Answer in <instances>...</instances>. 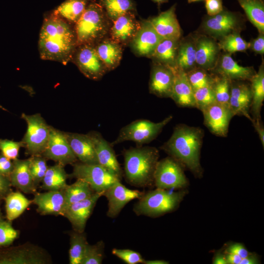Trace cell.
I'll return each instance as SVG.
<instances>
[{
	"label": "cell",
	"mask_w": 264,
	"mask_h": 264,
	"mask_svg": "<svg viewBox=\"0 0 264 264\" xmlns=\"http://www.w3.org/2000/svg\"><path fill=\"white\" fill-rule=\"evenodd\" d=\"M77 46L74 25L53 12L44 18L38 41L41 59L66 65Z\"/></svg>",
	"instance_id": "1"
},
{
	"label": "cell",
	"mask_w": 264,
	"mask_h": 264,
	"mask_svg": "<svg viewBox=\"0 0 264 264\" xmlns=\"http://www.w3.org/2000/svg\"><path fill=\"white\" fill-rule=\"evenodd\" d=\"M203 137L204 131L200 128L179 124L161 148L195 176L200 177L203 173L200 154Z\"/></svg>",
	"instance_id": "2"
},
{
	"label": "cell",
	"mask_w": 264,
	"mask_h": 264,
	"mask_svg": "<svg viewBox=\"0 0 264 264\" xmlns=\"http://www.w3.org/2000/svg\"><path fill=\"white\" fill-rule=\"evenodd\" d=\"M124 170L127 181L138 187L154 184L159 151L155 147L138 146L124 152Z\"/></svg>",
	"instance_id": "3"
},
{
	"label": "cell",
	"mask_w": 264,
	"mask_h": 264,
	"mask_svg": "<svg viewBox=\"0 0 264 264\" xmlns=\"http://www.w3.org/2000/svg\"><path fill=\"white\" fill-rule=\"evenodd\" d=\"M112 23L98 2L90 0L81 17L74 25L77 46H95L109 36Z\"/></svg>",
	"instance_id": "4"
},
{
	"label": "cell",
	"mask_w": 264,
	"mask_h": 264,
	"mask_svg": "<svg viewBox=\"0 0 264 264\" xmlns=\"http://www.w3.org/2000/svg\"><path fill=\"white\" fill-rule=\"evenodd\" d=\"M184 191L171 192L157 188L150 191L139 198L133 211L137 215L156 217L173 211L185 196Z\"/></svg>",
	"instance_id": "5"
},
{
	"label": "cell",
	"mask_w": 264,
	"mask_h": 264,
	"mask_svg": "<svg viewBox=\"0 0 264 264\" xmlns=\"http://www.w3.org/2000/svg\"><path fill=\"white\" fill-rule=\"evenodd\" d=\"M245 20L240 13L226 9L212 16H205L198 33L212 37L219 41L226 36L241 33L245 27Z\"/></svg>",
	"instance_id": "6"
},
{
	"label": "cell",
	"mask_w": 264,
	"mask_h": 264,
	"mask_svg": "<svg viewBox=\"0 0 264 264\" xmlns=\"http://www.w3.org/2000/svg\"><path fill=\"white\" fill-rule=\"evenodd\" d=\"M172 118V115H169L157 123L147 119L135 120L123 127L117 138L110 144L113 146L126 141L134 142L138 146L148 143L157 136Z\"/></svg>",
	"instance_id": "7"
},
{
	"label": "cell",
	"mask_w": 264,
	"mask_h": 264,
	"mask_svg": "<svg viewBox=\"0 0 264 264\" xmlns=\"http://www.w3.org/2000/svg\"><path fill=\"white\" fill-rule=\"evenodd\" d=\"M22 118L27 124V130L22 142L28 154L42 155L47 145L50 126L40 114L27 115L22 113Z\"/></svg>",
	"instance_id": "8"
},
{
	"label": "cell",
	"mask_w": 264,
	"mask_h": 264,
	"mask_svg": "<svg viewBox=\"0 0 264 264\" xmlns=\"http://www.w3.org/2000/svg\"><path fill=\"white\" fill-rule=\"evenodd\" d=\"M87 182L95 192L103 193L118 180L117 177L99 164H73L72 172L68 177Z\"/></svg>",
	"instance_id": "9"
},
{
	"label": "cell",
	"mask_w": 264,
	"mask_h": 264,
	"mask_svg": "<svg viewBox=\"0 0 264 264\" xmlns=\"http://www.w3.org/2000/svg\"><path fill=\"white\" fill-rule=\"evenodd\" d=\"M71 61L85 77L92 80L101 79L108 72L94 45L82 44L77 46Z\"/></svg>",
	"instance_id": "10"
},
{
	"label": "cell",
	"mask_w": 264,
	"mask_h": 264,
	"mask_svg": "<svg viewBox=\"0 0 264 264\" xmlns=\"http://www.w3.org/2000/svg\"><path fill=\"white\" fill-rule=\"evenodd\" d=\"M181 165L171 156L158 160L154 174L157 188H180L188 184Z\"/></svg>",
	"instance_id": "11"
},
{
	"label": "cell",
	"mask_w": 264,
	"mask_h": 264,
	"mask_svg": "<svg viewBox=\"0 0 264 264\" xmlns=\"http://www.w3.org/2000/svg\"><path fill=\"white\" fill-rule=\"evenodd\" d=\"M42 155L46 159L52 160L64 166L73 164L77 160L68 142L65 132L51 126L49 139Z\"/></svg>",
	"instance_id": "12"
},
{
	"label": "cell",
	"mask_w": 264,
	"mask_h": 264,
	"mask_svg": "<svg viewBox=\"0 0 264 264\" xmlns=\"http://www.w3.org/2000/svg\"><path fill=\"white\" fill-rule=\"evenodd\" d=\"M162 39L148 19L143 20L139 30L129 46L136 56L151 58Z\"/></svg>",
	"instance_id": "13"
},
{
	"label": "cell",
	"mask_w": 264,
	"mask_h": 264,
	"mask_svg": "<svg viewBox=\"0 0 264 264\" xmlns=\"http://www.w3.org/2000/svg\"><path fill=\"white\" fill-rule=\"evenodd\" d=\"M201 111L204 124L211 133L218 136L227 135L229 122L234 116L229 107L216 102Z\"/></svg>",
	"instance_id": "14"
},
{
	"label": "cell",
	"mask_w": 264,
	"mask_h": 264,
	"mask_svg": "<svg viewBox=\"0 0 264 264\" xmlns=\"http://www.w3.org/2000/svg\"><path fill=\"white\" fill-rule=\"evenodd\" d=\"M196 45L197 66L211 72L216 66L221 53L218 42L197 32Z\"/></svg>",
	"instance_id": "15"
},
{
	"label": "cell",
	"mask_w": 264,
	"mask_h": 264,
	"mask_svg": "<svg viewBox=\"0 0 264 264\" xmlns=\"http://www.w3.org/2000/svg\"><path fill=\"white\" fill-rule=\"evenodd\" d=\"M175 67L152 63L149 83L150 93L160 98H171Z\"/></svg>",
	"instance_id": "16"
},
{
	"label": "cell",
	"mask_w": 264,
	"mask_h": 264,
	"mask_svg": "<svg viewBox=\"0 0 264 264\" xmlns=\"http://www.w3.org/2000/svg\"><path fill=\"white\" fill-rule=\"evenodd\" d=\"M144 194L137 190L128 189L120 180L116 181L103 193L108 201L107 216L111 218L116 217L126 204L134 199H139Z\"/></svg>",
	"instance_id": "17"
},
{
	"label": "cell",
	"mask_w": 264,
	"mask_h": 264,
	"mask_svg": "<svg viewBox=\"0 0 264 264\" xmlns=\"http://www.w3.org/2000/svg\"><path fill=\"white\" fill-rule=\"evenodd\" d=\"M103 193L94 192L90 197L74 203L65 211L63 216L71 223L74 231L84 232L87 220Z\"/></svg>",
	"instance_id": "18"
},
{
	"label": "cell",
	"mask_w": 264,
	"mask_h": 264,
	"mask_svg": "<svg viewBox=\"0 0 264 264\" xmlns=\"http://www.w3.org/2000/svg\"><path fill=\"white\" fill-rule=\"evenodd\" d=\"M136 13H127L112 23L109 37L124 47L129 45L141 26V21L138 20Z\"/></svg>",
	"instance_id": "19"
},
{
	"label": "cell",
	"mask_w": 264,
	"mask_h": 264,
	"mask_svg": "<svg viewBox=\"0 0 264 264\" xmlns=\"http://www.w3.org/2000/svg\"><path fill=\"white\" fill-rule=\"evenodd\" d=\"M88 134L93 144L98 163L121 180L123 172L112 146L97 132Z\"/></svg>",
	"instance_id": "20"
},
{
	"label": "cell",
	"mask_w": 264,
	"mask_h": 264,
	"mask_svg": "<svg viewBox=\"0 0 264 264\" xmlns=\"http://www.w3.org/2000/svg\"><path fill=\"white\" fill-rule=\"evenodd\" d=\"M211 72L231 81H250L256 73L253 67L239 65L232 58L231 54L224 52L221 53L216 66Z\"/></svg>",
	"instance_id": "21"
},
{
	"label": "cell",
	"mask_w": 264,
	"mask_h": 264,
	"mask_svg": "<svg viewBox=\"0 0 264 264\" xmlns=\"http://www.w3.org/2000/svg\"><path fill=\"white\" fill-rule=\"evenodd\" d=\"M176 4L167 10L148 19L156 32L164 39L179 40L182 31L176 13Z\"/></svg>",
	"instance_id": "22"
},
{
	"label": "cell",
	"mask_w": 264,
	"mask_h": 264,
	"mask_svg": "<svg viewBox=\"0 0 264 264\" xmlns=\"http://www.w3.org/2000/svg\"><path fill=\"white\" fill-rule=\"evenodd\" d=\"M251 99L250 85L242 81H231L229 105L234 116H243L251 122L249 114Z\"/></svg>",
	"instance_id": "23"
},
{
	"label": "cell",
	"mask_w": 264,
	"mask_h": 264,
	"mask_svg": "<svg viewBox=\"0 0 264 264\" xmlns=\"http://www.w3.org/2000/svg\"><path fill=\"white\" fill-rule=\"evenodd\" d=\"M32 203L37 206V211L42 215L63 216L65 206L63 190L36 192Z\"/></svg>",
	"instance_id": "24"
},
{
	"label": "cell",
	"mask_w": 264,
	"mask_h": 264,
	"mask_svg": "<svg viewBox=\"0 0 264 264\" xmlns=\"http://www.w3.org/2000/svg\"><path fill=\"white\" fill-rule=\"evenodd\" d=\"M65 134L77 159L85 164H99L93 144L88 133L65 132Z\"/></svg>",
	"instance_id": "25"
},
{
	"label": "cell",
	"mask_w": 264,
	"mask_h": 264,
	"mask_svg": "<svg viewBox=\"0 0 264 264\" xmlns=\"http://www.w3.org/2000/svg\"><path fill=\"white\" fill-rule=\"evenodd\" d=\"M175 78L171 98L181 107L196 108L194 90L190 85L186 73L176 66Z\"/></svg>",
	"instance_id": "26"
},
{
	"label": "cell",
	"mask_w": 264,
	"mask_h": 264,
	"mask_svg": "<svg viewBox=\"0 0 264 264\" xmlns=\"http://www.w3.org/2000/svg\"><path fill=\"white\" fill-rule=\"evenodd\" d=\"M13 167L9 176L12 186L26 194H35L37 187L33 181L29 167V159L13 160Z\"/></svg>",
	"instance_id": "27"
},
{
	"label": "cell",
	"mask_w": 264,
	"mask_h": 264,
	"mask_svg": "<svg viewBox=\"0 0 264 264\" xmlns=\"http://www.w3.org/2000/svg\"><path fill=\"white\" fill-rule=\"evenodd\" d=\"M95 48L108 72L114 70L120 65L124 47L109 36L99 42Z\"/></svg>",
	"instance_id": "28"
},
{
	"label": "cell",
	"mask_w": 264,
	"mask_h": 264,
	"mask_svg": "<svg viewBox=\"0 0 264 264\" xmlns=\"http://www.w3.org/2000/svg\"><path fill=\"white\" fill-rule=\"evenodd\" d=\"M196 40V33H192L179 41L176 66L186 73L197 67Z\"/></svg>",
	"instance_id": "29"
},
{
	"label": "cell",
	"mask_w": 264,
	"mask_h": 264,
	"mask_svg": "<svg viewBox=\"0 0 264 264\" xmlns=\"http://www.w3.org/2000/svg\"><path fill=\"white\" fill-rule=\"evenodd\" d=\"M180 40L163 38L157 44L150 58L152 63L171 67H176Z\"/></svg>",
	"instance_id": "30"
},
{
	"label": "cell",
	"mask_w": 264,
	"mask_h": 264,
	"mask_svg": "<svg viewBox=\"0 0 264 264\" xmlns=\"http://www.w3.org/2000/svg\"><path fill=\"white\" fill-rule=\"evenodd\" d=\"M259 70L250 80L252 94L250 111L252 121L261 120V111L264 100V64L262 60Z\"/></svg>",
	"instance_id": "31"
},
{
	"label": "cell",
	"mask_w": 264,
	"mask_h": 264,
	"mask_svg": "<svg viewBox=\"0 0 264 264\" xmlns=\"http://www.w3.org/2000/svg\"><path fill=\"white\" fill-rule=\"evenodd\" d=\"M90 0H66L52 12L74 25L84 12Z\"/></svg>",
	"instance_id": "32"
},
{
	"label": "cell",
	"mask_w": 264,
	"mask_h": 264,
	"mask_svg": "<svg viewBox=\"0 0 264 264\" xmlns=\"http://www.w3.org/2000/svg\"><path fill=\"white\" fill-rule=\"evenodd\" d=\"M64 167V166L59 163L48 167L42 181L44 189L47 191H60L66 187L68 175Z\"/></svg>",
	"instance_id": "33"
},
{
	"label": "cell",
	"mask_w": 264,
	"mask_h": 264,
	"mask_svg": "<svg viewBox=\"0 0 264 264\" xmlns=\"http://www.w3.org/2000/svg\"><path fill=\"white\" fill-rule=\"evenodd\" d=\"M243 9L248 20L264 34V3L263 0H237Z\"/></svg>",
	"instance_id": "34"
},
{
	"label": "cell",
	"mask_w": 264,
	"mask_h": 264,
	"mask_svg": "<svg viewBox=\"0 0 264 264\" xmlns=\"http://www.w3.org/2000/svg\"><path fill=\"white\" fill-rule=\"evenodd\" d=\"M63 191L65 196L64 213L70 205L90 197L95 192L87 182L79 179L70 185L67 184Z\"/></svg>",
	"instance_id": "35"
},
{
	"label": "cell",
	"mask_w": 264,
	"mask_h": 264,
	"mask_svg": "<svg viewBox=\"0 0 264 264\" xmlns=\"http://www.w3.org/2000/svg\"><path fill=\"white\" fill-rule=\"evenodd\" d=\"M4 200L6 218L11 221L19 217L32 203V200L28 199L20 192L11 191Z\"/></svg>",
	"instance_id": "36"
},
{
	"label": "cell",
	"mask_w": 264,
	"mask_h": 264,
	"mask_svg": "<svg viewBox=\"0 0 264 264\" xmlns=\"http://www.w3.org/2000/svg\"><path fill=\"white\" fill-rule=\"evenodd\" d=\"M98 2L112 22L127 13L136 11V3L133 0H99Z\"/></svg>",
	"instance_id": "37"
},
{
	"label": "cell",
	"mask_w": 264,
	"mask_h": 264,
	"mask_svg": "<svg viewBox=\"0 0 264 264\" xmlns=\"http://www.w3.org/2000/svg\"><path fill=\"white\" fill-rule=\"evenodd\" d=\"M88 243L84 232H78L74 231L70 234L69 250L70 264H81Z\"/></svg>",
	"instance_id": "38"
},
{
	"label": "cell",
	"mask_w": 264,
	"mask_h": 264,
	"mask_svg": "<svg viewBox=\"0 0 264 264\" xmlns=\"http://www.w3.org/2000/svg\"><path fill=\"white\" fill-rule=\"evenodd\" d=\"M240 33L229 34L218 41L220 49L231 54L236 52H245L249 49V43L245 41Z\"/></svg>",
	"instance_id": "39"
},
{
	"label": "cell",
	"mask_w": 264,
	"mask_h": 264,
	"mask_svg": "<svg viewBox=\"0 0 264 264\" xmlns=\"http://www.w3.org/2000/svg\"><path fill=\"white\" fill-rule=\"evenodd\" d=\"M214 74V81L211 87L216 102L229 108L231 81L224 77Z\"/></svg>",
	"instance_id": "40"
},
{
	"label": "cell",
	"mask_w": 264,
	"mask_h": 264,
	"mask_svg": "<svg viewBox=\"0 0 264 264\" xmlns=\"http://www.w3.org/2000/svg\"><path fill=\"white\" fill-rule=\"evenodd\" d=\"M186 74L194 90L211 86L214 81V73L197 66Z\"/></svg>",
	"instance_id": "41"
},
{
	"label": "cell",
	"mask_w": 264,
	"mask_h": 264,
	"mask_svg": "<svg viewBox=\"0 0 264 264\" xmlns=\"http://www.w3.org/2000/svg\"><path fill=\"white\" fill-rule=\"evenodd\" d=\"M29 159V167L35 185L37 187L42 181L47 169L46 159L42 155H32Z\"/></svg>",
	"instance_id": "42"
},
{
	"label": "cell",
	"mask_w": 264,
	"mask_h": 264,
	"mask_svg": "<svg viewBox=\"0 0 264 264\" xmlns=\"http://www.w3.org/2000/svg\"><path fill=\"white\" fill-rule=\"evenodd\" d=\"M105 244L100 241L93 245L88 243L81 264H101L104 256Z\"/></svg>",
	"instance_id": "43"
},
{
	"label": "cell",
	"mask_w": 264,
	"mask_h": 264,
	"mask_svg": "<svg viewBox=\"0 0 264 264\" xmlns=\"http://www.w3.org/2000/svg\"><path fill=\"white\" fill-rule=\"evenodd\" d=\"M196 108L202 110L206 107L216 102L211 86L199 88L194 90Z\"/></svg>",
	"instance_id": "44"
},
{
	"label": "cell",
	"mask_w": 264,
	"mask_h": 264,
	"mask_svg": "<svg viewBox=\"0 0 264 264\" xmlns=\"http://www.w3.org/2000/svg\"><path fill=\"white\" fill-rule=\"evenodd\" d=\"M19 235L18 230L13 228L11 221L0 220V247L9 246Z\"/></svg>",
	"instance_id": "45"
},
{
	"label": "cell",
	"mask_w": 264,
	"mask_h": 264,
	"mask_svg": "<svg viewBox=\"0 0 264 264\" xmlns=\"http://www.w3.org/2000/svg\"><path fill=\"white\" fill-rule=\"evenodd\" d=\"M23 147L22 141L16 142L8 139H0V150L1 154L10 160L17 158L19 150Z\"/></svg>",
	"instance_id": "46"
},
{
	"label": "cell",
	"mask_w": 264,
	"mask_h": 264,
	"mask_svg": "<svg viewBox=\"0 0 264 264\" xmlns=\"http://www.w3.org/2000/svg\"><path fill=\"white\" fill-rule=\"evenodd\" d=\"M112 253L128 264L143 263L145 260L140 253L128 249L114 248Z\"/></svg>",
	"instance_id": "47"
},
{
	"label": "cell",
	"mask_w": 264,
	"mask_h": 264,
	"mask_svg": "<svg viewBox=\"0 0 264 264\" xmlns=\"http://www.w3.org/2000/svg\"><path fill=\"white\" fill-rule=\"evenodd\" d=\"M205 7L210 16L220 13L224 9L222 0H205Z\"/></svg>",
	"instance_id": "48"
},
{
	"label": "cell",
	"mask_w": 264,
	"mask_h": 264,
	"mask_svg": "<svg viewBox=\"0 0 264 264\" xmlns=\"http://www.w3.org/2000/svg\"><path fill=\"white\" fill-rule=\"evenodd\" d=\"M249 43V49L257 54H264V34H259L258 37L252 39Z\"/></svg>",
	"instance_id": "49"
},
{
	"label": "cell",
	"mask_w": 264,
	"mask_h": 264,
	"mask_svg": "<svg viewBox=\"0 0 264 264\" xmlns=\"http://www.w3.org/2000/svg\"><path fill=\"white\" fill-rule=\"evenodd\" d=\"M11 186L9 177L0 174V201L12 191Z\"/></svg>",
	"instance_id": "50"
},
{
	"label": "cell",
	"mask_w": 264,
	"mask_h": 264,
	"mask_svg": "<svg viewBox=\"0 0 264 264\" xmlns=\"http://www.w3.org/2000/svg\"><path fill=\"white\" fill-rule=\"evenodd\" d=\"M13 167V161L4 156L0 154V174L9 177Z\"/></svg>",
	"instance_id": "51"
},
{
	"label": "cell",
	"mask_w": 264,
	"mask_h": 264,
	"mask_svg": "<svg viewBox=\"0 0 264 264\" xmlns=\"http://www.w3.org/2000/svg\"><path fill=\"white\" fill-rule=\"evenodd\" d=\"M227 253H232L239 256L242 259L246 257L249 252L241 243H236L231 245L226 250Z\"/></svg>",
	"instance_id": "52"
},
{
	"label": "cell",
	"mask_w": 264,
	"mask_h": 264,
	"mask_svg": "<svg viewBox=\"0 0 264 264\" xmlns=\"http://www.w3.org/2000/svg\"><path fill=\"white\" fill-rule=\"evenodd\" d=\"M257 132L263 148L264 147V128L261 120L252 122Z\"/></svg>",
	"instance_id": "53"
},
{
	"label": "cell",
	"mask_w": 264,
	"mask_h": 264,
	"mask_svg": "<svg viewBox=\"0 0 264 264\" xmlns=\"http://www.w3.org/2000/svg\"><path fill=\"white\" fill-rule=\"evenodd\" d=\"M225 258L228 264H240L242 259L239 256L229 253H227Z\"/></svg>",
	"instance_id": "54"
},
{
	"label": "cell",
	"mask_w": 264,
	"mask_h": 264,
	"mask_svg": "<svg viewBox=\"0 0 264 264\" xmlns=\"http://www.w3.org/2000/svg\"><path fill=\"white\" fill-rule=\"evenodd\" d=\"M259 263L258 259L254 254H248L242 259L240 264H257Z\"/></svg>",
	"instance_id": "55"
},
{
	"label": "cell",
	"mask_w": 264,
	"mask_h": 264,
	"mask_svg": "<svg viewBox=\"0 0 264 264\" xmlns=\"http://www.w3.org/2000/svg\"><path fill=\"white\" fill-rule=\"evenodd\" d=\"M213 264H227V261L225 256L222 254H217L213 261Z\"/></svg>",
	"instance_id": "56"
},
{
	"label": "cell",
	"mask_w": 264,
	"mask_h": 264,
	"mask_svg": "<svg viewBox=\"0 0 264 264\" xmlns=\"http://www.w3.org/2000/svg\"><path fill=\"white\" fill-rule=\"evenodd\" d=\"M169 263L168 262L163 260H144L143 264H167Z\"/></svg>",
	"instance_id": "57"
},
{
	"label": "cell",
	"mask_w": 264,
	"mask_h": 264,
	"mask_svg": "<svg viewBox=\"0 0 264 264\" xmlns=\"http://www.w3.org/2000/svg\"><path fill=\"white\" fill-rule=\"evenodd\" d=\"M154 3H156L158 6L159 7L162 4L167 2L169 0H151Z\"/></svg>",
	"instance_id": "58"
},
{
	"label": "cell",
	"mask_w": 264,
	"mask_h": 264,
	"mask_svg": "<svg viewBox=\"0 0 264 264\" xmlns=\"http://www.w3.org/2000/svg\"><path fill=\"white\" fill-rule=\"evenodd\" d=\"M200 0H187L188 3H192V2H196V1H198Z\"/></svg>",
	"instance_id": "59"
},
{
	"label": "cell",
	"mask_w": 264,
	"mask_h": 264,
	"mask_svg": "<svg viewBox=\"0 0 264 264\" xmlns=\"http://www.w3.org/2000/svg\"><path fill=\"white\" fill-rule=\"evenodd\" d=\"M2 213L1 212V211H0V220L1 219H2Z\"/></svg>",
	"instance_id": "60"
},
{
	"label": "cell",
	"mask_w": 264,
	"mask_h": 264,
	"mask_svg": "<svg viewBox=\"0 0 264 264\" xmlns=\"http://www.w3.org/2000/svg\"><path fill=\"white\" fill-rule=\"evenodd\" d=\"M0 109H3V110H5V109H4V108H3L1 106H0Z\"/></svg>",
	"instance_id": "61"
}]
</instances>
